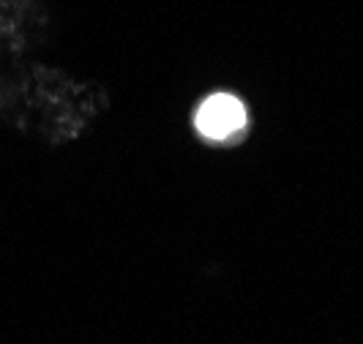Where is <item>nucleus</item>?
Here are the masks:
<instances>
[{
    "instance_id": "1",
    "label": "nucleus",
    "mask_w": 363,
    "mask_h": 344,
    "mask_svg": "<svg viewBox=\"0 0 363 344\" xmlns=\"http://www.w3.org/2000/svg\"><path fill=\"white\" fill-rule=\"evenodd\" d=\"M197 128L200 134L211 137V140H224L230 134H238L246 126V109L230 93H216L208 101H202L197 109Z\"/></svg>"
}]
</instances>
